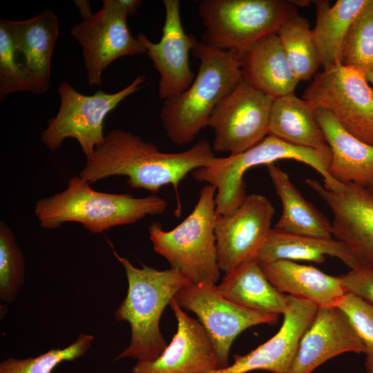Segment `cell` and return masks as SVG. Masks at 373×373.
Instances as JSON below:
<instances>
[{
    "mask_svg": "<svg viewBox=\"0 0 373 373\" xmlns=\"http://www.w3.org/2000/svg\"><path fill=\"white\" fill-rule=\"evenodd\" d=\"M145 81L146 76L139 75L129 85L116 93H107L99 90L92 95H83L68 82H61L58 87L60 106L41 133L42 143L53 151L66 138L75 139L86 160H90L104 140L106 117L121 102L140 89Z\"/></svg>",
    "mask_w": 373,
    "mask_h": 373,
    "instance_id": "obj_8",
    "label": "cell"
},
{
    "mask_svg": "<svg viewBox=\"0 0 373 373\" xmlns=\"http://www.w3.org/2000/svg\"><path fill=\"white\" fill-rule=\"evenodd\" d=\"M216 157L206 140L184 151L167 153L137 134L115 128L105 135L79 177L91 184L124 175L130 187L157 193L162 187L171 185L178 193L179 184L187 174L210 166Z\"/></svg>",
    "mask_w": 373,
    "mask_h": 373,
    "instance_id": "obj_1",
    "label": "cell"
},
{
    "mask_svg": "<svg viewBox=\"0 0 373 373\" xmlns=\"http://www.w3.org/2000/svg\"><path fill=\"white\" fill-rule=\"evenodd\" d=\"M364 185H365L373 193V178Z\"/></svg>",
    "mask_w": 373,
    "mask_h": 373,
    "instance_id": "obj_38",
    "label": "cell"
},
{
    "mask_svg": "<svg viewBox=\"0 0 373 373\" xmlns=\"http://www.w3.org/2000/svg\"><path fill=\"white\" fill-rule=\"evenodd\" d=\"M318 308L308 300L287 295L283 321L278 332L248 354H234L232 364L209 373H247L254 370L287 373L300 341Z\"/></svg>",
    "mask_w": 373,
    "mask_h": 373,
    "instance_id": "obj_16",
    "label": "cell"
},
{
    "mask_svg": "<svg viewBox=\"0 0 373 373\" xmlns=\"http://www.w3.org/2000/svg\"><path fill=\"white\" fill-rule=\"evenodd\" d=\"M128 16L119 0H104L98 12L72 27L70 35L82 47L90 86H99L104 70L117 59L146 53L131 33Z\"/></svg>",
    "mask_w": 373,
    "mask_h": 373,
    "instance_id": "obj_12",
    "label": "cell"
},
{
    "mask_svg": "<svg viewBox=\"0 0 373 373\" xmlns=\"http://www.w3.org/2000/svg\"><path fill=\"white\" fill-rule=\"evenodd\" d=\"M316 118L331 151L329 172L336 180L365 184L373 178V146L347 132L325 110L316 109Z\"/></svg>",
    "mask_w": 373,
    "mask_h": 373,
    "instance_id": "obj_22",
    "label": "cell"
},
{
    "mask_svg": "<svg viewBox=\"0 0 373 373\" xmlns=\"http://www.w3.org/2000/svg\"><path fill=\"white\" fill-rule=\"evenodd\" d=\"M279 160H294L310 166L321 175L323 184L327 190L336 191L343 186L329 172V147L311 149L296 146L269 135L242 153L217 157L211 165L197 169L191 174L195 180L216 188V216H229L238 209L247 196L243 179L245 172L251 167L268 165Z\"/></svg>",
    "mask_w": 373,
    "mask_h": 373,
    "instance_id": "obj_5",
    "label": "cell"
},
{
    "mask_svg": "<svg viewBox=\"0 0 373 373\" xmlns=\"http://www.w3.org/2000/svg\"><path fill=\"white\" fill-rule=\"evenodd\" d=\"M25 259L14 233L0 222V298L12 303L24 283Z\"/></svg>",
    "mask_w": 373,
    "mask_h": 373,
    "instance_id": "obj_30",
    "label": "cell"
},
{
    "mask_svg": "<svg viewBox=\"0 0 373 373\" xmlns=\"http://www.w3.org/2000/svg\"><path fill=\"white\" fill-rule=\"evenodd\" d=\"M166 207V200L155 194L136 198L128 193L101 192L75 176L64 191L37 200L34 213L46 229L75 222L93 233H99L135 223L147 216L162 214Z\"/></svg>",
    "mask_w": 373,
    "mask_h": 373,
    "instance_id": "obj_3",
    "label": "cell"
},
{
    "mask_svg": "<svg viewBox=\"0 0 373 373\" xmlns=\"http://www.w3.org/2000/svg\"><path fill=\"white\" fill-rule=\"evenodd\" d=\"M346 315L365 347L364 366L373 373V304L346 293L337 306Z\"/></svg>",
    "mask_w": 373,
    "mask_h": 373,
    "instance_id": "obj_32",
    "label": "cell"
},
{
    "mask_svg": "<svg viewBox=\"0 0 373 373\" xmlns=\"http://www.w3.org/2000/svg\"><path fill=\"white\" fill-rule=\"evenodd\" d=\"M119 1L130 16L136 14L142 3L140 0H119Z\"/></svg>",
    "mask_w": 373,
    "mask_h": 373,
    "instance_id": "obj_36",
    "label": "cell"
},
{
    "mask_svg": "<svg viewBox=\"0 0 373 373\" xmlns=\"http://www.w3.org/2000/svg\"><path fill=\"white\" fill-rule=\"evenodd\" d=\"M169 305L177 320L176 333L159 357L137 361L133 373H209L220 369L214 345L202 325L186 314L175 297Z\"/></svg>",
    "mask_w": 373,
    "mask_h": 373,
    "instance_id": "obj_17",
    "label": "cell"
},
{
    "mask_svg": "<svg viewBox=\"0 0 373 373\" xmlns=\"http://www.w3.org/2000/svg\"><path fill=\"white\" fill-rule=\"evenodd\" d=\"M268 135L296 146L311 149L329 147L314 109L294 93L274 99Z\"/></svg>",
    "mask_w": 373,
    "mask_h": 373,
    "instance_id": "obj_27",
    "label": "cell"
},
{
    "mask_svg": "<svg viewBox=\"0 0 373 373\" xmlns=\"http://www.w3.org/2000/svg\"><path fill=\"white\" fill-rule=\"evenodd\" d=\"M182 309L193 312L209 336L220 369L229 364L231 345L245 329L258 325H273L279 316L251 310L224 297L216 284L190 283L176 294Z\"/></svg>",
    "mask_w": 373,
    "mask_h": 373,
    "instance_id": "obj_10",
    "label": "cell"
},
{
    "mask_svg": "<svg viewBox=\"0 0 373 373\" xmlns=\"http://www.w3.org/2000/svg\"><path fill=\"white\" fill-rule=\"evenodd\" d=\"M342 64L365 74L373 70V0H367L347 33Z\"/></svg>",
    "mask_w": 373,
    "mask_h": 373,
    "instance_id": "obj_29",
    "label": "cell"
},
{
    "mask_svg": "<svg viewBox=\"0 0 373 373\" xmlns=\"http://www.w3.org/2000/svg\"><path fill=\"white\" fill-rule=\"evenodd\" d=\"M241 69L247 82L274 99L294 93L299 82L277 34L259 40L242 52Z\"/></svg>",
    "mask_w": 373,
    "mask_h": 373,
    "instance_id": "obj_21",
    "label": "cell"
},
{
    "mask_svg": "<svg viewBox=\"0 0 373 373\" xmlns=\"http://www.w3.org/2000/svg\"><path fill=\"white\" fill-rule=\"evenodd\" d=\"M274 99L242 78L210 117L213 151L237 154L261 142L268 135Z\"/></svg>",
    "mask_w": 373,
    "mask_h": 373,
    "instance_id": "obj_11",
    "label": "cell"
},
{
    "mask_svg": "<svg viewBox=\"0 0 373 373\" xmlns=\"http://www.w3.org/2000/svg\"><path fill=\"white\" fill-rule=\"evenodd\" d=\"M94 336L81 334L69 346L52 349L35 358H9L0 363V373H52L61 363L83 356L90 347Z\"/></svg>",
    "mask_w": 373,
    "mask_h": 373,
    "instance_id": "obj_31",
    "label": "cell"
},
{
    "mask_svg": "<svg viewBox=\"0 0 373 373\" xmlns=\"http://www.w3.org/2000/svg\"><path fill=\"white\" fill-rule=\"evenodd\" d=\"M198 13L204 27V43L239 52L277 34L296 14L290 3L280 0H202Z\"/></svg>",
    "mask_w": 373,
    "mask_h": 373,
    "instance_id": "obj_7",
    "label": "cell"
},
{
    "mask_svg": "<svg viewBox=\"0 0 373 373\" xmlns=\"http://www.w3.org/2000/svg\"><path fill=\"white\" fill-rule=\"evenodd\" d=\"M20 91L31 92L27 76L17 61L10 36L0 23V99Z\"/></svg>",
    "mask_w": 373,
    "mask_h": 373,
    "instance_id": "obj_33",
    "label": "cell"
},
{
    "mask_svg": "<svg viewBox=\"0 0 373 373\" xmlns=\"http://www.w3.org/2000/svg\"><path fill=\"white\" fill-rule=\"evenodd\" d=\"M216 193V188L206 184L193 211L171 230H163L157 222L149 226L153 250L192 283L216 284L220 278L215 235Z\"/></svg>",
    "mask_w": 373,
    "mask_h": 373,
    "instance_id": "obj_6",
    "label": "cell"
},
{
    "mask_svg": "<svg viewBox=\"0 0 373 373\" xmlns=\"http://www.w3.org/2000/svg\"><path fill=\"white\" fill-rule=\"evenodd\" d=\"M303 99L314 110L329 112L347 132L373 146V88L364 73L343 64L323 69Z\"/></svg>",
    "mask_w": 373,
    "mask_h": 373,
    "instance_id": "obj_9",
    "label": "cell"
},
{
    "mask_svg": "<svg viewBox=\"0 0 373 373\" xmlns=\"http://www.w3.org/2000/svg\"><path fill=\"white\" fill-rule=\"evenodd\" d=\"M305 182L333 213L332 237L347 247L358 266L373 267V193L354 182L343 183L336 191L314 179Z\"/></svg>",
    "mask_w": 373,
    "mask_h": 373,
    "instance_id": "obj_13",
    "label": "cell"
},
{
    "mask_svg": "<svg viewBox=\"0 0 373 373\" xmlns=\"http://www.w3.org/2000/svg\"><path fill=\"white\" fill-rule=\"evenodd\" d=\"M367 0L316 1V21L312 31L321 66L323 69L342 64L347 33Z\"/></svg>",
    "mask_w": 373,
    "mask_h": 373,
    "instance_id": "obj_26",
    "label": "cell"
},
{
    "mask_svg": "<svg viewBox=\"0 0 373 373\" xmlns=\"http://www.w3.org/2000/svg\"><path fill=\"white\" fill-rule=\"evenodd\" d=\"M341 278L346 293L373 304V267L357 266Z\"/></svg>",
    "mask_w": 373,
    "mask_h": 373,
    "instance_id": "obj_34",
    "label": "cell"
},
{
    "mask_svg": "<svg viewBox=\"0 0 373 373\" xmlns=\"http://www.w3.org/2000/svg\"><path fill=\"white\" fill-rule=\"evenodd\" d=\"M8 30L17 61L26 73L31 92L46 93L50 88L51 58L59 38L57 17L50 10L28 19H1Z\"/></svg>",
    "mask_w": 373,
    "mask_h": 373,
    "instance_id": "obj_19",
    "label": "cell"
},
{
    "mask_svg": "<svg viewBox=\"0 0 373 373\" xmlns=\"http://www.w3.org/2000/svg\"><path fill=\"white\" fill-rule=\"evenodd\" d=\"M218 286L224 297L243 307L278 316L285 312L287 295L268 280L256 258L225 272Z\"/></svg>",
    "mask_w": 373,
    "mask_h": 373,
    "instance_id": "obj_23",
    "label": "cell"
},
{
    "mask_svg": "<svg viewBox=\"0 0 373 373\" xmlns=\"http://www.w3.org/2000/svg\"><path fill=\"white\" fill-rule=\"evenodd\" d=\"M266 166L283 207L274 229L289 233L333 238L332 223L301 195L289 175L274 163Z\"/></svg>",
    "mask_w": 373,
    "mask_h": 373,
    "instance_id": "obj_25",
    "label": "cell"
},
{
    "mask_svg": "<svg viewBox=\"0 0 373 373\" xmlns=\"http://www.w3.org/2000/svg\"><path fill=\"white\" fill-rule=\"evenodd\" d=\"M366 78L369 83L373 85V70H371L365 73Z\"/></svg>",
    "mask_w": 373,
    "mask_h": 373,
    "instance_id": "obj_37",
    "label": "cell"
},
{
    "mask_svg": "<svg viewBox=\"0 0 373 373\" xmlns=\"http://www.w3.org/2000/svg\"><path fill=\"white\" fill-rule=\"evenodd\" d=\"M275 209L264 195H247L232 214L218 216L215 235L220 271L256 258L271 228Z\"/></svg>",
    "mask_w": 373,
    "mask_h": 373,
    "instance_id": "obj_14",
    "label": "cell"
},
{
    "mask_svg": "<svg viewBox=\"0 0 373 373\" xmlns=\"http://www.w3.org/2000/svg\"><path fill=\"white\" fill-rule=\"evenodd\" d=\"M193 55L200 60L190 86L164 100L160 117L168 138L184 146L192 143L208 126L220 101L241 81L242 52L223 50L197 41Z\"/></svg>",
    "mask_w": 373,
    "mask_h": 373,
    "instance_id": "obj_2",
    "label": "cell"
},
{
    "mask_svg": "<svg viewBox=\"0 0 373 373\" xmlns=\"http://www.w3.org/2000/svg\"><path fill=\"white\" fill-rule=\"evenodd\" d=\"M74 3L78 9L82 20L89 18L92 13L90 3L85 0H76Z\"/></svg>",
    "mask_w": 373,
    "mask_h": 373,
    "instance_id": "obj_35",
    "label": "cell"
},
{
    "mask_svg": "<svg viewBox=\"0 0 373 373\" xmlns=\"http://www.w3.org/2000/svg\"><path fill=\"white\" fill-rule=\"evenodd\" d=\"M268 280L280 292L308 300L318 307H336L346 294L341 276L290 260L260 262Z\"/></svg>",
    "mask_w": 373,
    "mask_h": 373,
    "instance_id": "obj_20",
    "label": "cell"
},
{
    "mask_svg": "<svg viewBox=\"0 0 373 373\" xmlns=\"http://www.w3.org/2000/svg\"><path fill=\"white\" fill-rule=\"evenodd\" d=\"M114 254L125 270L128 284L126 296L115 317L127 321L131 331L129 345L115 360L131 357L137 361H153L168 345L160 329L162 312L177 293L192 283L175 269L157 270L146 265L137 268L126 258L115 251Z\"/></svg>",
    "mask_w": 373,
    "mask_h": 373,
    "instance_id": "obj_4",
    "label": "cell"
},
{
    "mask_svg": "<svg viewBox=\"0 0 373 373\" xmlns=\"http://www.w3.org/2000/svg\"><path fill=\"white\" fill-rule=\"evenodd\" d=\"M347 352L365 354L347 317L338 307H318L287 373H312L327 361Z\"/></svg>",
    "mask_w": 373,
    "mask_h": 373,
    "instance_id": "obj_18",
    "label": "cell"
},
{
    "mask_svg": "<svg viewBox=\"0 0 373 373\" xmlns=\"http://www.w3.org/2000/svg\"><path fill=\"white\" fill-rule=\"evenodd\" d=\"M163 5L165 19L160 40L152 42L142 32L136 37L160 75L158 95L165 100L182 93L194 80L195 75L190 68L189 58L197 39L184 32L180 1L164 0Z\"/></svg>",
    "mask_w": 373,
    "mask_h": 373,
    "instance_id": "obj_15",
    "label": "cell"
},
{
    "mask_svg": "<svg viewBox=\"0 0 373 373\" xmlns=\"http://www.w3.org/2000/svg\"><path fill=\"white\" fill-rule=\"evenodd\" d=\"M326 256L341 260L350 269L357 261L347 247L334 238H318L289 233L271 228L256 258L260 262L277 260L322 263Z\"/></svg>",
    "mask_w": 373,
    "mask_h": 373,
    "instance_id": "obj_24",
    "label": "cell"
},
{
    "mask_svg": "<svg viewBox=\"0 0 373 373\" xmlns=\"http://www.w3.org/2000/svg\"><path fill=\"white\" fill-rule=\"evenodd\" d=\"M277 35L298 81L314 77L321 64L307 21L296 13L282 25Z\"/></svg>",
    "mask_w": 373,
    "mask_h": 373,
    "instance_id": "obj_28",
    "label": "cell"
}]
</instances>
